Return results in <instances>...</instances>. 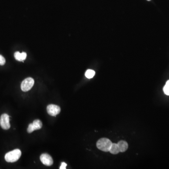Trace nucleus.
Instances as JSON below:
<instances>
[{
    "label": "nucleus",
    "mask_w": 169,
    "mask_h": 169,
    "mask_svg": "<svg viewBox=\"0 0 169 169\" xmlns=\"http://www.w3.org/2000/svg\"><path fill=\"white\" fill-rule=\"evenodd\" d=\"M109 152H110V153H112V154H114V155H116V154H117L118 153H119V152H120L119 147H118L117 144L112 143V146H111V148H110Z\"/></svg>",
    "instance_id": "10"
},
{
    "label": "nucleus",
    "mask_w": 169,
    "mask_h": 169,
    "mask_svg": "<svg viewBox=\"0 0 169 169\" xmlns=\"http://www.w3.org/2000/svg\"><path fill=\"white\" fill-rule=\"evenodd\" d=\"M67 164L65 162H62L61 163V165L60 167V169H66Z\"/></svg>",
    "instance_id": "14"
},
{
    "label": "nucleus",
    "mask_w": 169,
    "mask_h": 169,
    "mask_svg": "<svg viewBox=\"0 0 169 169\" xmlns=\"http://www.w3.org/2000/svg\"><path fill=\"white\" fill-rule=\"evenodd\" d=\"M0 125L4 130H8L11 127L10 123V116L7 114L2 115L0 118Z\"/></svg>",
    "instance_id": "4"
},
{
    "label": "nucleus",
    "mask_w": 169,
    "mask_h": 169,
    "mask_svg": "<svg viewBox=\"0 0 169 169\" xmlns=\"http://www.w3.org/2000/svg\"><path fill=\"white\" fill-rule=\"evenodd\" d=\"M112 143L107 138L101 139L97 141L96 146L100 150L104 152H109Z\"/></svg>",
    "instance_id": "1"
},
{
    "label": "nucleus",
    "mask_w": 169,
    "mask_h": 169,
    "mask_svg": "<svg viewBox=\"0 0 169 169\" xmlns=\"http://www.w3.org/2000/svg\"><path fill=\"white\" fill-rule=\"evenodd\" d=\"M120 152H124L128 149V143L124 140H120L117 143Z\"/></svg>",
    "instance_id": "9"
},
{
    "label": "nucleus",
    "mask_w": 169,
    "mask_h": 169,
    "mask_svg": "<svg viewBox=\"0 0 169 169\" xmlns=\"http://www.w3.org/2000/svg\"><path fill=\"white\" fill-rule=\"evenodd\" d=\"M26 57L27 54L25 52L20 53L17 51L14 54L15 58L18 61H24L26 59Z\"/></svg>",
    "instance_id": "8"
},
{
    "label": "nucleus",
    "mask_w": 169,
    "mask_h": 169,
    "mask_svg": "<svg viewBox=\"0 0 169 169\" xmlns=\"http://www.w3.org/2000/svg\"><path fill=\"white\" fill-rule=\"evenodd\" d=\"M47 111L49 115L55 116L60 113L61 109L58 106L55 104H50L48 106Z\"/></svg>",
    "instance_id": "6"
},
{
    "label": "nucleus",
    "mask_w": 169,
    "mask_h": 169,
    "mask_svg": "<svg viewBox=\"0 0 169 169\" xmlns=\"http://www.w3.org/2000/svg\"><path fill=\"white\" fill-rule=\"evenodd\" d=\"M95 71L89 69L86 71L85 73V76L88 79H92L95 75Z\"/></svg>",
    "instance_id": "11"
},
{
    "label": "nucleus",
    "mask_w": 169,
    "mask_h": 169,
    "mask_svg": "<svg viewBox=\"0 0 169 169\" xmlns=\"http://www.w3.org/2000/svg\"><path fill=\"white\" fill-rule=\"evenodd\" d=\"M34 84V80L33 78H27L23 81L21 84V90L23 92H27L31 89Z\"/></svg>",
    "instance_id": "3"
},
{
    "label": "nucleus",
    "mask_w": 169,
    "mask_h": 169,
    "mask_svg": "<svg viewBox=\"0 0 169 169\" xmlns=\"http://www.w3.org/2000/svg\"><path fill=\"white\" fill-rule=\"evenodd\" d=\"M163 90L166 95L169 96V80L166 82L165 86L163 87Z\"/></svg>",
    "instance_id": "12"
},
{
    "label": "nucleus",
    "mask_w": 169,
    "mask_h": 169,
    "mask_svg": "<svg viewBox=\"0 0 169 169\" xmlns=\"http://www.w3.org/2000/svg\"><path fill=\"white\" fill-rule=\"evenodd\" d=\"M21 156V151L16 149L8 152L5 156V159L8 162H14L17 161Z\"/></svg>",
    "instance_id": "2"
},
{
    "label": "nucleus",
    "mask_w": 169,
    "mask_h": 169,
    "mask_svg": "<svg viewBox=\"0 0 169 169\" xmlns=\"http://www.w3.org/2000/svg\"><path fill=\"white\" fill-rule=\"evenodd\" d=\"M40 160L42 163L46 166H51L53 163V159L48 154H42L40 156Z\"/></svg>",
    "instance_id": "7"
},
{
    "label": "nucleus",
    "mask_w": 169,
    "mask_h": 169,
    "mask_svg": "<svg viewBox=\"0 0 169 169\" xmlns=\"http://www.w3.org/2000/svg\"><path fill=\"white\" fill-rule=\"evenodd\" d=\"M148 1H150V0H148Z\"/></svg>",
    "instance_id": "15"
},
{
    "label": "nucleus",
    "mask_w": 169,
    "mask_h": 169,
    "mask_svg": "<svg viewBox=\"0 0 169 169\" xmlns=\"http://www.w3.org/2000/svg\"><path fill=\"white\" fill-rule=\"evenodd\" d=\"M42 122L39 119H36V120H35L32 124H29L28 128H27V132L30 134L35 130H39V129H41L42 128Z\"/></svg>",
    "instance_id": "5"
},
{
    "label": "nucleus",
    "mask_w": 169,
    "mask_h": 169,
    "mask_svg": "<svg viewBox=\"0 0 169 169\" xmlns=\"http://www.w3.org/2000/svg\"><path fill=\"white\" fill-rule=\"evenodd\" d=\"M6 60L4 57L2 55H0V66H3L5 65Z\"/></svg>",
    "instance_id": "13"
}]
</instances>
